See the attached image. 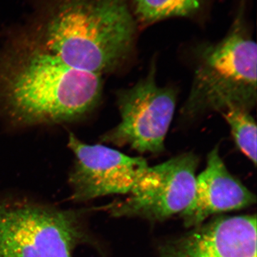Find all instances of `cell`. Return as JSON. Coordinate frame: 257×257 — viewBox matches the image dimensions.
<instances>
[{
	"label": "cell",
	"instance_id": "cell-1",
	"mask_svg": "<svg viewBox=\"0 0 257 257\" xmlns=\"http://www.w3.org/2000/svg\"><path fill=\"white\" fill-rule=\"evenodd\" d=\"M101 80L69 67L20 30L0 53V109L18 126L74 121L97 105Z\"/></svg>",
	"mask_w": 257,
	"mask_h": 257
},
{
	"label": "cell",
	"instance_id": "cell-2",
	"mask_svg": "<svg viewBox=\"0 0 257 257\" xmlns=\"http://www.w3.org/2000/svg\"><path fill=\"white\" fill-rule=\"evenodd\" d=\"M24 34L72 68L101 74L132 57L138 24L130 0H33Z\"/></svg>",
	"mask_w": 257,
	"mask_h": 257
},
{
	"label": "cell",
	"instance_id": "cell-3",
	"mask_svg": "<svg viewBox=\"0 0 257 257\" xmlns=\"http://www.w3.org/2000/svg\"><path fill=\"white\" fill-rule=\"evenodd\" d=\"M195 62L192 87L181 111L184 118L229 109L251 111L256 105V44L240 13L223 40L198 48Z\"/></svg>",
	"mask_w": 257,
	"mask_h": 257
},
{
	"label": "cell",
	"instance_id": "cell-4",
	"mask_svg": "<svg viewBox=\"0 0 257 257\" xmlns=\"http://www.w3.org/2000/svg\"><path fill=\"white\" fill-rule=\"evenodd\" d=\"M86 213L0 198V257H73L77 246L94 243Z\"/></svg>",
	"mask_w": 257,
	"mask_h": 257
},
{
	"label": "cell",
	"instance_id": "cell-5",
	"mask_svg": "<svg viewBox=\"0 0 257 257\" xmlns=\"http://www.w3.org/2000/svg\"><path fill=\"white\" fill-rule=\"evenodd\" d=\"M155 71L153 65L146 77L118 92L121 121L103 135L102 143L128 146L140 153L159 154L165 150L177 94L173 88L157 84Z\"/></svg>",
	"mask_w": 257,
	"mask_h": 257
},
{
	"label": "cell",
	"instance_id": "cell-6",
	"mask_svg": "<svg viewBox=\"0 0 257 257\" xmlns=\"http://www.w3.org/2000/svg\"><path fill=\"white\" fill-rule=\"evenodd\" d=\"M199 158L182 154L147 167L122 200L103 207L114 217H136L161 222L180 214L192 202Z\"/></svg>",
	"mask_w": 257,
	"mask_h": 257
},
{
	"label": "cell",
	"instance_id": "cell-7",
	"mask_svg": "<svg viewBox=\"0 0 257 257\" xmlns=\"http://www.w3.org/2000/svg\"><path fill=\"white\" fill-rule=\"evenodd\" d=\"M74 156L69 183L74 202H86L113 194H127L146 170L143 157L127 156L105 145H87L69 134Z\"/></svg>",
	"mask_w": 257,
	"mask_h": 257
},
{
	"label": "cell",
	"instance_id": "cell-8",
	"mask_svg": "<svg viewBox=\"0 0 257 257\" xmlns=\"http://www.w3.org/2000/svg\"><path fill=\"white\" fill-rule=\"evenodd\" d=\"M157 257H256V217L221 216L166 240Z\"/></svg>",
	"mask_w": 257,
	"mask_h": 257
},
{
	"label": "cell",
	"instance_id": "cell-9",
	"mask_svg": "<svg viewBox=\"0 0 257 257\" xmlns=\"http://www.w3.org/2000/svg\"><path fill=\"white\" fill-rule=\"evenodd\" d=\"M256 200L255 194L230 173L216 147L197 176L192 202L179 216L184 226L192 229L216 214L251 207Z\"/></svg>",
	"mask_w": 257,
	"mask_h": 257
},
{
	"label": "cell",
	"instance_id": "cell-10",
	"mask_svg": "<svg viewBox=\"0 0 257 257\" xmlns=\"http://www.w3.org/2000/svg\"><path fill=\"white\" fill-rule=\"evenodd\" d=\"M211 0H130L138 25L146 27L173 18H197Z\"/></svg>",
	"mask_w": 257,
	"mask_h": 257
},
{
	"label": "cell",
	"instance_id": "cell-11",
	"mask_svg": "<svg viewBox=\"0 0 257 257\" xmlns=\"http://www.w3.org/2000/svg\"><path fill=\"white\" fill-rule=\"evenodd\" d=\"M229 125L236 146L256 165V124L250 111L229 109L221 113Z\"/></svg>",
	"mask_w": 257,
	"mask_h": 257
}]
</instances>
